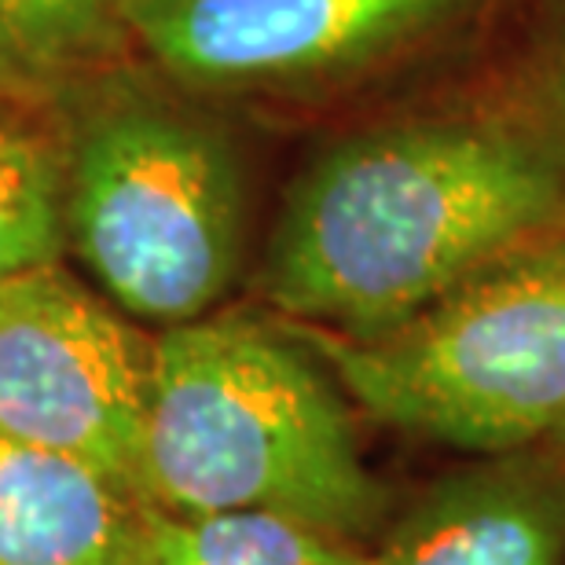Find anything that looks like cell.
Wrapping results in <instances>:
<instances>
[{
	"instance_id": "obj_1",
	"label": "cell",
	"mask_w": 565,
	"mask_h": 565,
	"mask_svg": "<svg viewBox=\"0 0 565 565\" xmlns=\"http://www.w3.org/2000/svg\"><path fill=\"white\" fill-rule=\"evenodd\" d=\"M562 232V180L511 110L393 121L301 169L257 290L287 323L371 342Z\"/></svg>"
},
{
	"instance_id": "obj_2",
	"label": "cell",
	"mask_w": 565,
	"mask_h": 565,
	"mask_svg": "<svg viewBox=\"0 0 565 565\" xmlns=\"http://www.w3.org/2000/svg\"><path fill=\"white\" fill-rule=\"evenodd\" d=\"M140 500L169 514H276L345 544L390 522L342 386L287 323L246 312L154 334Z\"/></svg>"
},
{
	"instance_id": "obj_3",
	"label": "cell",
	"mask_w": 565,
	"mask_h": 565,
	"mask_svg": "<svg viewBox=\"0 0 565 565\" xmlns=\"http://www.w3.org/2000/svg\"><path fill=\"white\" fill-rule=\"evenodd\" d=\"M66 246L126 316H213L246 250V177L228 132L147 93L71 118Z\"/></svg>"
},
{
	"instance_id": "obj_4",
	"label": "cell",
	"mask_w": 565,
	"mask_h": 565,
	"mask_svg": "<svg viewBox=\"0 0 565 565\" xmlns=\"http://www.w3.org/2000/svg\"><path fill=\"white\" fill-rule=\"evenodd\" d=\"M287 327L382 426L470 456L547 445L565 419V232L371 342Z\"/></svg>"
},
{
	"instance_id": "obj_5",
	"label": "cell",
	"mask_w": 565,
	"mask_h": 565,
	"mask_svg": "<svg viewBox=\"0 0 565 565\" xmlns=\"http://www.w3.org/2000/svg\"><path fill=\"white\" fill-rule=\"evenodd\" d=\"M151 375L154 338L63 265L0 279L4 437L85 462L140 500Z\"/></svg>"
},
{
	"instance_id": "obj_6",
	"label": "cell",
	"mask_w": 565,
	"mask_h": 565,
	"mask_svg": "<svg viewBox=\"0 0 565 565\" xmlns=\"http://www.w3.org/2000/svg\"><path fill=\"white\" fill-rule=\"evenodd\" d=\"M478 0H121L129 30L177 82L257 93L360 71Z\"/></svg>"
},
{
	"instance_id": "obj_7",
	"label": "cell",
	"mask_w": 565,
	"mask_h": 565,
	"mask_svg": "<svg viewBox=\"0 0 565 565\" xmlns=\"http://www.w3.org/2000/svg\"><path fill=\"white\" fill-rule=\"evenodd\" d=\"M367 565H565V451L478 456L393 514Z\"/></svg>"
},
{
	"instance_id": "obj_8",
	"label": "cell",
	"mask_w": 565,
	"mask_h": 565,
	"mask_svg": "<svg viewBox=\"0 0 565 565\" xmlns=\"http://www.w3.org/2000/svg\"><path fill=\"white\" fill-rule=\"evenodd\" d=\"M143 507L107 473L0 434V565H129Z\"/></svg>"
},
{
	"instance_id": "obj_9",
	"label": "cell",
	"mask_w": 565,
	"mask_h": 565,
	"mask_svg": "<svg viewBox=\"0 0 565 565\" xmlns=\"http://www.w3.org/2000/svg\"><path fill=\"white\" fill-rule=\"evenodd\" d=\"M66 180L71 118L41 85L0 74V279L60 265Z\"/></svg>"
},
{
	"instance_id": "obj_10",
	"label": "cell",
	"mask_w": 565,
	"mask_h": 565,
	"mask_svg": "<svg viewBox=\"0 0 565 565\" xmlns=\"http://www.w3.org/2000/svg\"><path fill=\"white\" fill-rule=\"evenodd\" d=\"M129 565H367V551L276 514H169L143 507Z\"/></svg>"
},
{
	"instance_id": "obj_11",
	"label": "cell",
	"mask_w": 565,
	"mask_h": 565,
	"mask_svg": "<svg viewBox=\"0 0 565 565\" xmlns=\"http://www.w3.org/2000/svg\"><path fill=\"white\" fill-rule=\"evenodd\" d=\"M121 0H0V74L52 88L96 52L115 30Z\"/></svg>"
},
{
	"instance_id": "obj_12",
	"label": "cell",
	"mask_w": 565,
	"mask_h": 565,
	"mask_svg": "<svg viewBox=\"0 0 565 565\" xmlns=\"http://www.w3.org/2000/svg\"><path fill=\"white\" fill-rule=\"evenodd\" d=\"M511 115L540 143L565 191V8L540 44L536 63L514 99Z\"/></svg>"
},
{
	"instance_id": "obj_13",
	"label": "cell",
	"mask_w": 565,
	"mask_h": 565,
	"mask_svg": "<svg viewBox=\"0 0 565 565\" xmlns=\"http://www.w3.org/2000/svg\"><path fill=\"white\" fill-rule=\"evenodd\" d=\"M547 445H551V448H558V451H565V419H562V426L555 429V437H551Z\"/></svg>"
}]
</instances>
